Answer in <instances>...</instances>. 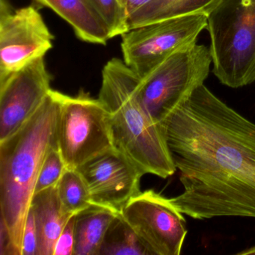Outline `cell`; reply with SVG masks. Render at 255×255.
<instances>
[{
    "mask_svg": "<svg viewBox=\"0 0 255 255\" xmlns=\"http://www.w3.org/2000/svg\"><path fill=\"white\" fill-rule=\"evenodd\" d=\"M183 193L171 198L195 219L255 218V124L204 84L162 124Z\"/></svg>",
    "mask_w": 255,
    "mask_h": 255,
    "instance_id": "cell-1",
    "label": "cell"
},
{
    "mask_svg": "<svg viewBox=\"0 0 255 255\" xmlns=\"http://www.w3.org/2000/svg\"><path fill=\"white\" fill-rule=\"evenodd\" d=\"M61 96V92L51 89L23 126L0 141L1 221L15 255L21 254L23 228L38 174L49 152L58 147Z\"/></svg>",
    "mask_w": 255,
    "mask_h": 255,
    "instance_id": "cell-2",
    "label": "cell"
},
{
    "mask_svg": "<svg viewBox=\"0 0 255 255\" xmlns=\"http://www.w3.org/2000/svg\"><path fill=\"white\" fill-rule=\"evenodd\" d=\"M140 83L141 77L125 61L113 58L103 68L98 98L110 114L115 148L143 174L167 178L177 169L163 127L141 101Z\"/></svg>",
    "mask_w": 255,
    "mask_h": 255,
    "instance_id": "cell-3",
    "label": "cell"
},
{
    "mask_svg": "<svg viewBox=\"0 0 255 255\" xmlns=\"http://www.w3.org/2000/svg\"><path fill=\"white\" fill-rule=\"evenodd\" d=\"M213 73L230 88L255 81V0H222L207 17Z\"/></svg>",
    "mask_w": 255,
    "mask_h": 255,
    "instance_id": "cell-4",
    "label": "cell"
},
{
    "mask_svg": "<svg viewBox=\"0 0 255 255\" xmlns=\"http://www.w3.org/2000/svg\"><path fill=\"white\" fill-rule=\"evenodd\" d=\"M212 64L210 47L195 43L176 52L141 78V101L157 123L162 125L204 84Z\"/></svg>",
    "mask_w": 255,
    "mask_h": 255,
    "instance_id": "cell-5",
    "label": "cell"
},
{
    "mask_svg": "<svg viewBox=\"0 0 255 255\" xmlns=\"http://www.w3.org/2000/svg\"><path fill=\"white\" fill-rule=\"evenodd\" d=\"M57 143L67 168L72 169L114 148L110 114L99 98L83 89L76 96L62 93Z\"/></svg>",
    "mask_w": 255,
    "mask_h": 255,
    "instance_id": "cell-6",
    "label": "cell"
},
{
    "mask_svg": "<svg viewBox=\"0 0 255 255\" xmlns=\"http://www.w3.org/2000/svg\"><path fill=\"white\" fill-rule=\"evenodd\" d=\"M207 17L189 14L129 29L122 35L123 60L144 78L171 55L197 43Z\"/></svg>",
    "mask_w": 255,
    "mask_h": 255,
    "instance_id": "cell-7",
    "label": "cell"
},
{
    "mask_svg": "<svg viewBox=\"0 0 255 255\" xmlns=\"http://www.w3.org/2000/svg\"><path fill=\"white\" fill-rule=\"evenodd\" d=\"M151 255H179L188 233L186 220L171 200L153 190L140 192L121 212Z\"/></svg>",
    "mask_w": 255,
    "mask_h": 255,
    "instance_id": "cell-8",
    "label": "cell"
},
{
    "mask_svg": "<svg viewBox=\"0 0 255 255\" xmlns=\"http://www.w3.org/2000/svg\"><path fill=\"white\" fill-rule=\"evenodd\" d=\"M53 40L36 7L14 9L0 0V80L44 57Z\"/></svg>",
    "mask_w": 255,
    "mask_h": 255,
    "instance_id": "cell-9",
    "label": "cell"
},
{
    "mask_svg": "<svg viewBox=\"0 0 255 255\" xmlns=\"http://www.w3.org/2000/svg\"><path fill=\"white\" fill-rule=\"evenodd\" d=\"M51 80L44 57L0 80V141L35 114L52 89Z\"/></svg>",
    "mask_w": 255,
    "mask_h": 255,
    "instance_id": "cell-10",
    "label": "cell"
},
{
    "mask_svg": "<svg viewBox=\"0 0 255 255\" xmlns=\"http://www.w3.org/2000/svg\"><path fill=\"white\" fill-rule=\"evenodd\" d=\"M86 182L92 204L121 213L138 195L144 174L116 148L107 150L77 168Z\"/></svg>",
    "mask_w": 255,
    "mask_h": 255,
    "instance_id": "cell-11",
    "label": "cell"
},
{
    "mask_svg": "<svg viewBox=\"0 0 255 255\" xmlns=\"http://www.w3.org/2000/svg\"><path fill=\"white\" fill-rule=\"evenodd\" d=\"M38 238V255H53L55 246L68 219L62 209L57 186L34 194L30 207Z\"/></svg>",
    "mask_w": 255,
    "mask_h": 255,
    "instance_id": "cell-12",
    "label": "cell"
},
{
    "mask_svg": "<svg viewBox=\"0 0 255 255\" xmlns=\"http://www.w3.org/2000/svg\"><path fill=\"white\" fill-rule=\"evenodd\" d=\"M53 10L74 29L77 38L91 44L106 45L110 31L88 0H35Z\"/></svg>",
    "mask_w": 255,
    "mask_h": 255,
    "instance_id": "cell-13",
    "label": "cell"
},
{
    "mask_svg": "<svg viewBox=\"0 0 255 255\" xmlns=\"http://www.w3.org/2000/svg\"><path fill=\"white\" fill-rule=\"evenodd\" d=\"M119 214L96 204L76 214L74 255H100L106 234Z\"/></svg>",
    "mask_w": 255,
    "mask_h": 255,
    "instance_id": "cell-14",
    "label": "cell"
},
{
    "mask_svg": "<svg viewBox=\"0 0 255 255\" xmlns=\"http://www.w3.org/2000/svg\"><path fill=\"white\" fill-rule=\"evenodd\" d=\"M222 0H150L128 19V30L189 14L208 16Z\"/></svg>",
    "mask_w": 255,
    "mask_h": 255,
    "instance_id": "cell-15",
    "label": "cell"
},
{
    "mask_svg": "<svg viewBox=\"0 0 255 255\" xmlns=\"http://www.w3.org/2000/svg\"><path fill=\"white\" fill-rule=\"evenodd\" d=\"M101 255H151L121 213L115 218L106 234Z\"/></svg>",
    "mask_w": 255,
    "mask_h": 255,
    "instance_id": "cell-16",
    "label": "cell"
},
{
    "mask_svg": "<svg viewBox=\"0 0 255 255\" xmlns=\"http://www.w3.org/2000/svg\"><path fill=\"white\" fill-rule=\"evenodd\" d=\"M56 186L62 209L66 214H77L92 205L89 189L78 170L67 168Z\"/></svg>",
    "mask_w": 255,
    "mask_h": 255,
    "instance_id": "cell-17",
    "label": "cell"
},
{
    "mask_svg": "<svg viewBox=\"0 0 255 255\" xmlns=\"http://www.w3.org/2000/svg\"><path fill=\"white\" fill-rule=\"evenodd\" d=\"M110 31V38L128 31V17L120 0H88Z\"/></svg>",
    "mask_w": 255,
    "mask_h": 255,
    "instance_id": "cell-18",
    "label": "cell"
},
{
    "mask_svg": "<svg viewBox=\"0 0 255 255\" xmlns=\"http://www.w3.org/2000/svg\"><path fill=\"white\" fill-rule=\"evenodd\" d=\"M67 168L59 147L52 149L44 159L38 174L34 194L56 186Z\"/></svg>",
    "mask_w": 255,
    "mask_h": 255,
    "instance_id": "cell-19",
    "label": "cell"
},
{
    "mask_svg": "<svg viewBox=\"0 0 255 255\" xmlns=\"http://www.w3.org/2000/svg\"><path fill=\"white\" fill-rule=\"evenodd\" d=\"M20 255H38V238L35 218L31 209L28 212L23 228Z\"/></svg>",
    "mask_w": 255,
    "mask_h": 255,
    "instance_id": "cell-20",
    "label": "cell"
},
{
    "mask_svg": "<svg viewBox=\"0 0 255 255\" xmlns=\"http://www.w3.org/2000/svg\"><path fill=\"white\" fill-rule=\"evenodd\" d=\"M76 215H73L65 225L55 246L53 255H74L75 247Z\"/></svg>",
    "mask_w": 255,
    "mask_h": 255,
    "instance_id": "cell-21",
    "label": "cell"
},
{
    "mask_svg": "<svg viewBox=\"0 0 255 255\" xmlns=\"http://www.w3.org/2000/svg\"><path fill=\"white\" fill-rule=\"evenodd\" d=\"M150 0H120L121 3L128 15V19L141 7L150 2Z\"/></svg>",
    "mask_w": 255,
    "mask_h": 255,
    "instance_id": "cell-22",
    "label": "cell"
},
{
    "mask_svg": "<svg viewBox=\"0 0 255 255\" xmlns=\"http://www.w3.org/2000/svg\"><path fill=\"white\" fill-rule=\"evenodd\" d=\"M237 255H255V246L250 249H246L245 251L237 253Z\"/></svg>",
    "mask_w": 255,
    "mask_h": 255,
    "instance_id": "cell-23",
    "label": "cell"
}]
</instances>
